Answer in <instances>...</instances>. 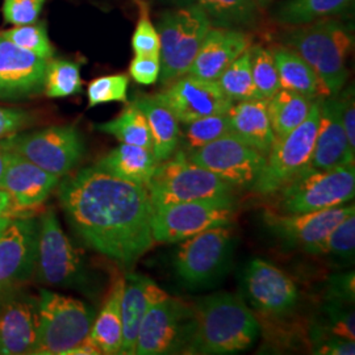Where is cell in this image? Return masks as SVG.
Segmentation results:
<instances>
[{"label":"cell","instance_id":"2","mask_svg":"<svg viewBox=\"0 0 355 355\" xmlns=\"http://www.w3.org/2000/svg\"><path fill=\"white\" fill-rule=\"evenodd\" d=\"M195 331L186 354L225 355L248 350L261 327L239 295L217 292L193 305Z\"/></svg>","mask_w":355,"mask_h":355},{"label":"cell","instance_id":"43","mask_svg":"<svg viewBox=\"0 0 355 355\" xmlns=\"http://www.w3.org/2000/svg\"><path fill=\"white\" fill-rule=\"evenodd\" d=\"M313 353L320 355H354L355 343L341 338L324 327L313 328L311 331Z\"/></svg>","mask_w":355,"mask_h":355},{"label":"cell","instance_id":"25","mask_svg":"<svg viewBox=\"0 0 355 355\" xmlns=\"http://www.w3.org/2000/svg\"><path fill=\"white\" fill-rule=\"evenodd\" d=\"M228 117L230 132L266 155L275 140L267 114V101L252 99L233 104Z\"/></svg>","mask_w":355,"mask_h":355},{"label":"cell","instance_id":"37","mask_svg":"<svg viewBox=\"0 0 355 355\" xmlns=\"http://www.w3.org/2000/svg\"><path fill=\"white\" fill-rule=\"evenodd\" d=\"M355 214L347 216L330 232L329 234L306 253L322 255L327 254L343 262H350L354 258Z\"/></svg>","mask_w":355,"mask_h":355},{"label":"cell","instance_id":"17","mask_svg":"<svg viewBox=\"0 0 355 355\" xmlns=\"http://www.w3.org/2000/svg\"><path fill=\"white\" fill-rule=\"evenodd\" d=\"M48 62L0 37V101H23L41 94Z\"/></svg>","mask_w":355,"mask_h":355},{"label":"cell","instance_id":"51","mask_svg":"<svg viewBox=\"0 0 355 355\" xmlns=\"http://www.w3.org/2000/svg\"><path fill=\"white\" fill-rule=\"evenodd\" d=\"M10 153H11V149H10V144H8V137L0 140V180L3 178L6 166L8 162Z\"/></svg>","mask_w":355,"mask_h":355},{"label":"cell","instance_id":"44","mask_svg":"<svg viewBox=\"0 0 355 355\" xmlns=\"http://www.w3.org/2000/svg\"><path fill=\"white\" fill-rule=\"evenodd\" d=\"M46 0H4L3 17L13 26L36 23Z\"/></svg>","mask_w":355,"mask_h":355},{"label":"cell","instance_id":"23","mask_svg":"<svg viewBox=\"0 0 355 355\" xmlns=\"http://www.w3.org/2000/svg\"><path fill=\"white\" fill-rule=\"evenodd\" d=\"M252 46V36L240 29L209 28L187 74L215 80L242 53Z\"/></svg>","mask_w":355,"mask_h":355},{"label":"cell","instance_id":"53","mask_svg":"<svg viewBox=\"0 0 355 355\" xmlns=\"http://www.w3.org/2000/svg\"><path fill=\"white\" fill-rule=\"evenodd\" d=\"M257 1H261V3H265L267 0H257Z\"/></svg>","mask_w":355,"mask_h":355},{"label":"cell","instance_id":"8","mask_svg":"<svg viewBox=\"0 0 355 355\" xmlns=\"http://www.w3.org/2000/svg\"><path fill=\"white\" fill-rule=\"evenodd\" d=\"M316 99L304 121L284 137L275 139L266 154L262 173L252 190L259 195L279 192L288 182L309 168L320 121V105Z\"/></svg>","mask_w":355,"mask_h":355},{"label":"cell","instance_id":"48","mask_svg":"<svg viewBox=\"0 0 355 355\" xmlns=\"http://www.w3.org/2000/svg\"><path fill=\"white\" fill-rule=\"evenodd\" d=\"M354 272L334 275L330 279L329 296L354 304Z\"/></svg>","mask_w":355,"mask_h":355},{"label":"cell","instance_id":"27","mask_svg":"<svg viewBox=\"0 0 355 355\" xmlns=\"http://www.w3.org/2000/svg\"><path fill=\"white\" fill-rule=\"evenodd\" d=\"M136 105L145 114L150 128L153 153L158 162H164L177 152L180 141V128L175 114L155 95L137 98Z\"/></svg>","mask_w":355,"mask_h":355},{"label":"cell","instance_id":"7","mask_svg":"<svg viewBox=\"0 0 355 355\" xmlns=\"http://www.w3.org/2000/svg\"><path fill=\"white\" fill-rule=\"evenodd\" d=\"M157 31L161 41L158 80L167 86L190 70L211 24L203 10L189 6L159 16Z\"/></svg>","mask_w":355,"mask_h":355},{"label":"cell","instance_id":"22","mask_svg":"<svg viewBox=\"0 0 355 355\" xmlns=\"http://www.w3.org/2000/svg\"><path fill=\"white\" fill-rule=\"evenodd\" d=\"M355 152L349 146L341 120L340 101L328 96L321 101L318 135L309 168L327 170L354 165Z\"/></svg>","mask_w":355,"mask_h":355},{"label":"cell","instance_id":"54","mask_svg":"<svg viewBox=\"0 0 355 355\" xmlns=\"http://www.w3.org/2000/svg\"><path fill=\"white\" fill-rule=\"evenodd\" d=\"M183 1H189V0H183Z\"/></svg>","mask_w":355,"mask_h":355},{"label":"cell","instance_id":"46","mask_svg":"<svg viewBox=\"0 0 355 355\" xmlns=\"http://www.w3.org/2000/svg\"><path fill=\"white\" fill-rule=\"evenodd\" d=\"M32 114L20 108L0 107V140L16 135L20 129L29 125Z\"/></svg>","mask_w":355,"mask_h":355},{"label":"cell","instance_id":"30","mask_svg":"<svg viewBox=\"0 0 355 355\" xmlns=\"http://www.w3.org/2000/svg\"><path fill=\"white\" fill-rule=\"evenodd\" d=\"M315 101L302 94L283 89L270 98L267 101V114L275 139L284 137L299 127L306 119Z\"/></svg>","mask_w":355,"mask_h":355},{"label":"cell","instance_id":"14","mask_svg":"<svg viewBox=\"0 0 355 355\" xmlns=\"http://www.w3.org/2000/svg\"><path fill=\"white\" fill-rule=\"evenodd\" d=\"M184 154L189 161L212 171L234 189H252L266 162L263 153L233 133Z\"/></svg>","mask_w":355,"mask_h":355},{"label":"cell","instance_id":"35","mask_svg":"<svg viewBox=\"0 0 355 355\" xmlns=\"http://www.w3.org/2000/svg\"><path fill=\"white\" fill-rule=\"evenodd\" d=\"M80 64L67 60H49L44 92L51 99L69 98L82 92Z\"/></svg>","mask_w":355,"mask_h":355},{"label":"cell","instance_id":"42","mask_svg":"<svg viewBox=\"0 0 355 355\" xmlns=\"http://www.w3.org/2000/svg\"><path fill=\"white\" fill-rule=\"evenodd\" d=\"M328 324L324 327L330 333L345 338L355 340L354 309L353 304L338 299L328 297V303L324 308Z\"/></svg>","mask_w":355,"mask_h":355},{"label":"cell","instance_id":"49","mask_svg":"<svg viewBox=\"0 0 355 355\" xmlns=\"http://www.w3.org/2000/svg\"><path fill=\"white\" fill-rule=\"evenodd\" d=\"M103 354L101 347L94 343L89 336L70 349L64 355H99Z\"/></svg>","mask_w":355,"mask_h":355},{"label":"cell","instance_id":"52","mask_svg":"<svg viewBox=\"0 0 355 355\" xmlns=\"http://www.w3.org/2000/svg\"><path fill=\"white\" fill-rule=\"evenodd\" d=\"M11 220H12V216H1V217H0V236L3 234L4 229L8 227V224L11 223Z\"/></svg>","mask_w":355,"mask_h":355},{"label":"cell","instance_id":"31","mask_svg":"<svg viewBox=\"0 0 355 355\" xmlns=\"http://www.w3.org/2000/svg\"><path fill=\"white\" fill-rule=\"evenodd\" d=\"M353 3L354 0H286L278 7L275 20L283 26H305L345 12Z\"/></svg>","mask_w":355,"mask_h":355},{"label":"cell","instance_id":"50","mask_svg":"<svg viewBox=\"0 0 355 355\" xmlns=\"http://www.w3.org/2000/svg\"><path fill=\"white\" fill-rule=\"evenodd\" d=\"M15 205H13L12 198L7 191L0 189V217L1 216H12L15 217Z\"/></svg>","mask_w":355,"mask_h":355},{"label":"cell","instance_id":"11","mask_svg":"<svg viewBox=\"0 0 355 355\" xmlns=\"http://www.w3.org/2000/svg\"><path fill=\"white\" fill-rule=\"evenodd\" d=\"M195 325L193 305L166 295L145 313L137 337L136 354H186Z\"/></svg>","mask_w":355,"mask_h":355},{"label":"cell","instance_id":"10","mask_svg":"<svg viewBox=\"0 0 355 355\" xmlns=\"http://www.w3.org/2000/svg\"><path fill=\"white\" fill-rule=\"evenodd\" d=\"M233 253V233L227 227L204 230L180 241L174 257L178 278L189 288H207L221 279Z\"/></svg>","mask_w":355,"mask_h":355},{"label":"cell","instance_id":"29","mask_svg":"<svg viewBox=\"0 0 355 355\" xmlns=\"http://www.w3.org/2000/svg\"><path fill=\"white\" fill-rule=\"evenodd\" d=\"M124 290V277H117L105 297L101 312L95 316L89 337L96 343L103 354H120L123 343L121 297Z\"/></svg>","mask_w":355,"mask_h":355},{"label":"cell","instance_id":"1","mask_svg":"<svg viewBox=\"0 0 355 355\" xmlns=\"http://www.w3.org/2000/svg\"><path fill=\"white\" fill-rule=\"evenodd\" d=\"M58 199L70 227L91 249L130 267L155 243L146 187L98 166L67 174Z\"/></svg>","mask_w":355,"mask_h":355},{"label":"cell","instance_id":"3","mask_svg":"<svg viewBox=\"0 0 355 355\" xmlns=\"http://www.w3.org/2000/svg\"><path fill=\"white\" fill-rule=\"evenodd\" d=\"M283 42L313 67L331 96L341 92L349 76L346 61L353 49L349 26L334 19H321L292 26L284 33Z\"/></svg>","mask_w":355,"mask_h":355},{"label":"cell","instance_id":"34","mask_svg":"<svg viewBox=\"0 0 355 355\" xmlns=\"http://www.w3.org/2000/svg\"><path fill=\"white\" fill-rule=\"evenodd\" d=\"M217 83L233 103L259 99L254 86L249 49L229 64Z\"/></svg>","mask_w":355,"mask_h":355},{"label":"cell","instance_id":"13","mask_svg":"<svg viewBox=\"0 0 355 355\" xmlns=\"http://www.w3.org/2000/svg\"><path fill=\"white\" fill-rule=\"evenodd\" d=\"M10 149L57 177L71 173L83 154L85 142L73 125L45 128L8 137Z\"/></svg>","mask_w":355,"mask_h":355},{"label":"cell","instance_id":"9","mask_svg":"<svg viewBox=\"0 0 355 355\" xmlns=\"http://www.w3.org/2000/svg\"><path fill=\"white\" fill-rule=\"evenodd\" d=\"M280 192L279 207L283 214H305L340 207L354 198V165L327 170L306 168Z\"/></svg>","mask_w":355,"mask_h":355},{"label":"cell","instance_id":"32","mask_svg":"<svg viewBox=\"0 0 355 355\" xmlns=\"http://www.w3.org/2000/svg\"><path fill=\"white\" fill-rule=\"evenodd\" d=\"M94 128L99 132L114 136L121 144L136 145L153 150L150 128L145 114H142L135 102L127 104L121 114L114 117V120L96 124Z\"/></svg>","mask_w":355,"mask_h":355},{"label":"cell","instance_id":"19","mask_svg":"<svg viewBox=\"0 0 355 355\" xmlns=\"http://www.w3.org/2000/svg\"><path fill=\"white\" fill-rule=\"evenodd\" d=\"M38 299L17 290L0 297V354H32L37 343Z\"/></svg>","mask_w":355,"mask_h":355},{"label":"cell","instance_id":"41","mask_svg":"<svg viewBox=\"0 0 355 355\" xmlns=\"http://www.w3.org/2000/svg\"><path fill=\"white\" fill-rule=\"evenodd\" d=\"M139 3L141 15L137 26L132 37V48L136 55H159L161 41L157 28L153 26L149 7L146 3L136 0Z\"/></svg>","mask_w":355,"mask_h":355},{"label":"cell","instance_id":"15","mask_svg":"<svg viewBox=\"0 0 355 355\" xmlns=\"http://www.w3.org/2000/svg\"><path fill=\"white\" fill-rule=\"evenodd\" d=\"M38 221L12 217L0 236V297L17 291L36 272Z\"/></svg>","mask_w":355,"mask_h":355},{"label":"cell","instance_id":"20","mask_svg":"<svg viewBox=\"0 0 355 355\" xmlns=\"http://www.w3.org/2000/svg\"><path fill=\"white\" fill-rule=\"evenodd\" d=\"M61 178L35 165L19 153H10L8 162L0 180V189L12 198L16 214L33 211L45 203Z\"/></svg>","mask_w":355,"mask_h":355},{"label":"cell","instance_id":"39","mask_svg":"<svg viewBox=\"0 0 355 355\" xmlns=\"http://www.w3.org/2000/svg\"><path fill=\"white\" fill-rule=\"evenodd\" d=\"M0 37L11 41L16 46L31 51L41 58L51 60L54 48L46 32V26L42 23H31L16 26L4 31Z\"/></svg>","mask_w":355,"mask_h":355},{"label":"cell","instance_id":"38","mask_svg":"<svg viewBox=\"0 0 355 355\" xmlns=\"http://www.w3.org/2000/svg\"><path fill=\"white\" fill-rule=\"evenodd\" d=\"M230 132L228 112L227 114H212L202 119L193 120L186 124L183 133V142L186 145V150L191 152L199 149L204 145L227 136Z\"/></svg>","mask_w":355,"mask_h":355},{"label":"cell","instance_id":"18","mask_svg":"<svg viewBox=\"0 0 355 355\" xmlns=\"http://www.w3.org/2000/svg\"><path fill=\"white\" fill-rule=\"evenodd\" d=\"M245 291L257 311L267 316L290 313L299 300L295 283L280 268L263 259H253L245 271Z\"/></svg>","mask_w":355,"mask_h":355},{"label":"cell","instance_id":"45","mask_svg":"<svg viewBox=\"0 0 355 355\" xmlns=\"http://www.w3.org/2000/svg\"><path fill=\"white\" fill-rule=\"evenodd\" d=\"M161 73L159 55H135L129 64V74L142 86L154 85Z\"/></svg>","mask_w":355,"mask_h":355},{"label":"cell","instance_id":"24","mask_svg":"<svg viewBox=\"0 0 355 355\" xmlns=\"http://www.w3.org/2000/svg\"><path fill=\"white\" fill-rule=\"evenodd\" d=\"M166 293L152 279L140 274H127L124 277V290L121 297L123 343L120 354H136L137 337L141 322L148 309L165 297Z\"/></svg>","mask_w":355,"mask_h":355},{"label":"cell","instance_id":"36","mask_svg":"<svg viewBox=\"0 0 355 355\" xmlns=\"http://www.w3.org/2000/svg\"><path fill=\"white\" fill-rule=\"evenodd\" d=\"M249 51L252 76L258 98L268 101L280 89L279 76L272 53L262 45H253Z\"/></svg>","mask_w":355,"mask_h":355},{"label":"cell","instance_id":"26","mask_svg":"<svg viewBox=\"0 0 355 355\" xmlns=\"http://www.w3.org/2000/svg\"><path fill=\"white\" fill-rule=\"evenodd\" d=\"M270 51L277 64L280 89L302 94L313 101L331 96L313 67L296 51L288 46H275Z\"/></svg>","mask_w":355,"mask_h":355},{"label":"cell","instance_id":"47","mask_svg":"<svg viewBox=\"0 0 355 355\" xmlns=\"http://www.w3.org/2000/svg\"><path fill=\"white\" fill-rule=\"evenodd\" d=\"M340 95V94H338ZM341 107V120L349 146L355 152V102L354 87L350 86L338 96Z\"/></svg>","mask_w":355,"mask_h":355},{"label":"cell","instance_id":"5","mask_svg":"<svg viewBox=\"0 0 355 355\" xmlns=\"http://www.w3.org/2000/svg\"><path fill=\"white\" fill-rule=\"evenodd\" d=\"M36 274L40 283L76 290L94 296L98 287L82 254L66 236L54 209H46L38 221Z\"/></svg>","mask_w":355,"mask_h":355},{"label":"cell","instance_id":"12","mask_svg":"<svg viewBox=\"0 0 355 355\" xmlns=\"http://www.w3.org/2000/svg\"><path fill=\"white\" fill-rule=\"evenodd\" d=\"M234 217V202L203 200L159 207L152 209L154 242L178 243L204 230L228 227Z\"/></svg>","mask_w":355,"mask_h":355},{"label":"cell","instance_id":"33","mask_svg":"<svg viewBox=\"0 0 355 355\" xmlns=\"http://www.w3.org/2000/svg\"><path fill=\"white\" fill-rule=\"evenodd\" d=\"M209 24L218 28H240L255 24L257 0H198Z\"/></svg>","mask_w":355,"mask_h":355},{"label":"cell","instance_id":"28","mask_svg":"<svg viewBox=\"0 0 355 355\" xmlns=\"http://www.w3.org/2000/svg\"><path fill=\"white\" fill-rule=\"evenodd\" d=\"M158 164L153 150L121 144L105 154L96 166L114 177L146 187Z\"/></svg>","mask_w":355,"mask_h":355},{"label":"cell","instance_id":"4","mask_svg":"<svg viewBox=\"0 0 355 355\" xmlns=\"http://www.w3.org/2000/svg\"><path fill=\"white\" fill-rule=\"evenodd\" d=\"M146 191L152 209L187 202H234V187L212 171L189 161L183 150L158 164Z\"/></svg>","mask_w":355,"mask_h":355},{"label":"cell","instance_id":"40","mask_svg":"<svg viewBox=\"0 0 355 355\" xmlns=\"http://www.w3.org/2000/svg\"><path fill=\"white\" fill-rule=\"evenodd\" d=\"M128 86L129 76L127 74H114L94 79L87 89L89 108L103 103H127Z\"/></svg>","mask_w":355,"mask_h":355},{"label":"cell","instance_id":"6","mask_svg":"<svg viewBox=\"0 0 355 355\" xmlns=\"http://www.w3.org/2000/svg\"><path fill=\"white\" fill-rule=\"evenodd\" d=\"M38 299L37 343L33 355H64L89 334L95 309L82 300L49 290Z\"/></svg>","mask_w":355,"mask_h":355},{"label":"cell","instance_id":"21","mask_svg":"<svg viewBox=\"0 0 355 355\" xmlns=\"http://www.w3.org/2000/svg\"><path fill=\"white\" fill-rule=\"evenodd\" d=\"M352 214H354V204L305 214L268 215L267 224L286 243L300 246L306 252L322 241L343 218Z\"/></svg>","mask_w":355,"mask_h":355},{"label":"cell","instance_id":"16","mask_svg":"<svg viewBox=\"0 0 355 355\" xmlns=\"http://www.w3.org/2000/svg\"><path fill=\"white\" fill-rule=\"evenodd\" d=\"M155 96L183 124L205 116L227 114L233 105L217 82L190 74L178 78Z\"/></svg>","mask_w":355,"mask_h":355}]
</instances>
